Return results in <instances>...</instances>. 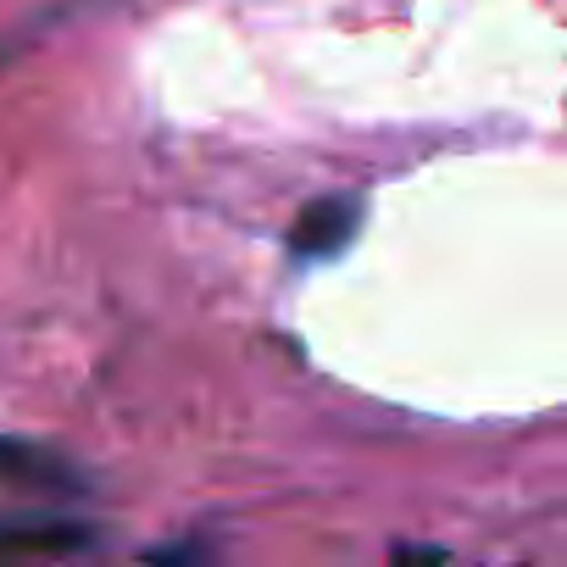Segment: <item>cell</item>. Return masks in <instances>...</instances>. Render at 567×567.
Returning <instances> with one entry per match:
<instances>
[{
  "instance_id": "3957f363",
  "label": "cell",
  "mask_w": 567,
  "mask_h": 567,
  "mask_svg": "<svg viewBox=\"0 0 567 567\" xmlns=\"http://www.w3.org/2000/svg\"><path fill=\"white\" fill-rule=\"evenodd\" d=\"M0 484H18V489H45V495H73L84 489V478L45 445L29 440H0Z\"/></svg>"
},
{
  "instance_id": "6da1fadb",
  "label": "cell",
  "mask_w": 567,
  "mask_h": 567,
  "mask_svg": "<svg viewBox=\"0 0 567 567\" xmlns=\"http://www.w3.org/2000/svg\"><path fill=\"white\" fill-rule=\"evenodd\" d=\"M95 534L90 523L73 517H0V561L12 556H73L90 550Z\"/></svg>"
},
{
  "instance_id": "7a4b0ae2",
  "label": "cell",
  "mask_w": 567,
  "mask_h": 567,
  "mask_svg": "<svg viewBox=\"0 0 567 567\" xmlns=\"http://www.w3.org/2000/svg\"><path fill=\"white\" fill-rule=\"evenodd\" d=\"M357 223H362V206H357V200H346V195H323V200H312V206L296 217V228H290V250L307 256V261H323V256L346 250V239L357 234Z\"/></svg>"
}]
</instances>
